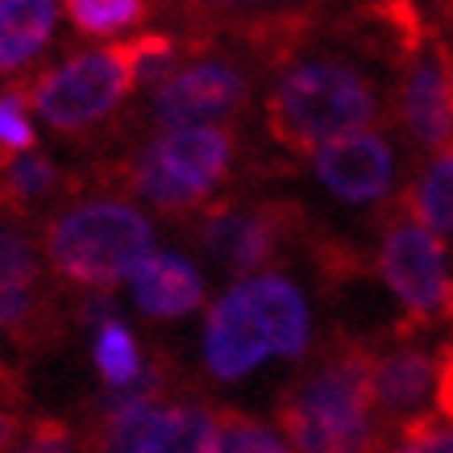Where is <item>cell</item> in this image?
Instances as JSON below:
<instances>
[{"label":"cell","instance_id":"obj_1","mask_svg":"<svg viewBox=\"0 0 453 453\" xmlns=\"http://www.w3.org/2000/svg\"><path fill=\"white\" fill-rule=\"evenodd\" d=\"M308 349V303L283 275L242 279L212 303L204 325V362L217 379H246L266 357Z\"/></svg>","mask_w":453,"mask_h":453},{"label":"cell","instance_id":"obj_2","mask_svg":"<svg viewBox=\"0 0 453 453\" xmlns=\"http://www.w3.org/2000/svg\"><path fill=\"white\" fill-rule=\"evenodd\" d=\"M279 425L291 453H374L379 433H374L371 357H325L283 395Z\"/></svg>","mask_w":453,"mask_h":453},{"label":"cell","instance_id":"obj_3","mask_svg":"<svg viewBox=\"0 0 453 453\" xmlns=\"http://www.w3.org/2000/svg\"><path fill=\"white\" fill-rule=\"evenodd\" d=\"M379 100L366 75L345 63L312 58L291 67L271 92V134L291 150H320L345 134H362L374 121Z\"/></svg>","mask_w":453,"mask_h":453},{"label":"cell","instance_id":"obj_4","mask_svg":"<svg viewBox=\"0 0 453 453\" xmlns=\"http://www.w3.org/2000/svg\"><path fill=\"white\" fill-rule=\"evenodd\" d=\"M150 220L121 200H92V204L67 208L46 234V250L58 275L100 291L134 275L138 262L150 254Z\"/></svg>","mask_w":453,"mask_h":453},{"label":"cell","instance_id":"obj_5","mask_svg":"<svg viewBox=\"0 0 453 453\" xmlns=\"http://www.w3.org/2000/svg\"><path fill=\"white\" fill-rule=\"evenodd\" d=\"M158 371H146L129 391L104 399L88 433V453H212L217 412L204 403L158 399Z\"/></svg>","mask_w":453,"mask_h":453},{"label":"cell","instance_id":"obj_6","mask_svg":"<svg viewBox=\"0 0 453 453\" xmlns=\"http://www.w3.org/2000/svg\"><path fill=\"white\" fill-rule=\"evenodd\" d=\"M234 163V138L217 125H179L150 142L134 166L138 192L158 208H192L217 188Z\"/></svg>","mask_w":453,"mask_h":453},{"label":"cell","instance_id":"obj_7","mask_svg":"<svg viewBox=\"0 0 453 453\" xmlns=\"http://www.w3.org/2000/svg\"><path fill=\"white\" fill-rule=\"evenodd\" d=\"M134 83H138L134 50H129V42H121L109 50L75 55L58 71L42 75L34 88V109L55 129H83L117 109Z\"/></svg>","mask_w":453,"mask_h":453},{"label":"cell","instance_id":"obj_8","mask_svg":"<svg viewBox=\"0 0 453 453\" xmlns=\"http://www.w3.org/2000/svg\"><path fill=\"white\" fill-rule=\"evenodd\" d=\"M379 271L403 308L412 316H433L453 303V279L445 266V246L416 220L391 225L379 250Z\"/></svg>","mask_w":453,"mask_h":453},{"label":"cell","instance_id":"obj_9","mask_svg":"<svg viewBox=\"0 0 453 453\" xmlns=\"http://www.w3.org/2000/svg\"><path fill=\"white\" fill-rule=\"evenodd\" d=\"M316 179L329 188L345 204H371L379 196L391 192L395 179V154L387 138L362 129V134H345L312 154Z\"/></svg>","mask_w":453,"mask_h":453},{"label":"cell","instance_id":"obj_10","mask_svg":"<svg viewBox=\"0 0 453 453\" xmlns=\"http://www.w3.org/2000/svg\"><path fill=\"white\" fill-rule=\"evenodd\" d=\"M246 100V80L229 63H196L166 80L154 96V109L166 125H204L212 117L234 112Z\"/></svg>","mask_w":453,"mask_h":453},{"label":"cell","instance_id":"obj_11","mask_svg":"<svg viewBox=\"0 0 453 453\" xmlns=\"http://www.w3.org/2000/svg\"><path fill=\"white\" fill-rule=\"evenodd\" d=\"M403 125L420 146L441 150L453 142V67L441 50H425L412 58L399 92Z\"/></svg>","mask_w":453,"mask_h":453},{"label":"cell","instance_id":"obj_12","mask_svg":"<svg viewBox=\"0 0 453 453\" xmlns=\"http://www.w3.org/2000/svg\"><path fill=\"white\" fill-rule=\"evenodd\" d=\"M134 300L146 316H188L204 303V279L179 254H146L134 271Z\"/></svg>","mask_w":453,"mask_h":453},{"label":"cell","instance_id":"obj_13","mask_svg":"<svg viewBox=\"0 0 453 453\" xmlns=\"http://www.w3.org/2000/svg\"><path fill=\"white\" fill-rule=\"evenodd\" d=\"M371 387L374 408L387 416H416L425 412V403L437 395V366L425 349H391L379 362H371Z\"/></svg>","mask_w":453,"mask_h":453},{"label":"cell","instance_id":"obj_14","mask_svg":"<svg viewBox=\"0 0 453 453\" xmlns=\"http://www.w3.org/2000/svg\"><path fill=\"white\" fill-rule=\"evenodd\" d=\"M279 225L271 212H217L204 220V250L220 266L246 275L275 254Z\"/></svg>","mask_w":453,"mask_h":453},{"label":"cell","instance_id":"obj_15","mask_svg":"<svg viewBox=\"0 0 453 453\" xmlns=\"http://www.w3.org/2000/svg\"><path fill=\"white\" fill-rule=\"evenodd\" d=\"M55 0H0V71H13L50 42Z\"/></svg>","mask_w":453,"mask_h":453},{"label":"cell","instance_id":"obj_16","mask_svg":"<svg viewBox=\"0 0 453 453\" xmlns=\"http://www.w3.org/2000/svg\"><path fill=\"white\" fill-rule=\"evenodd\" d=\"M38 262L26 237L0 229V329L17 333L34 316Z\"/></svg>","mask_w":453,"mask_h":453},{"label":"cell","instance_id":"obj_17","mask_svg":"<svg viewBox=\"0 0 453 453\" xmlns=\"http://www.w3.org/2000/svg\"><path fill=\"white\" fill-rule=\"evenodd\" d=\"M412 220L428 234H453V150L437 154L412 188Z\"/></svg>","mask_w":453,"mask_h":453},{"label":"cell","instance_id":"obj_18","mask_svg":"<svg viewBox=\"0 0 453 453\" xmlns=\"http://www.w3.org/2000/svg\"><path fill=\"white\" fill-rule=\"evenodd\" d=\"M92 357H96V374L112 387V391H129V387L146 374L138 342H134V333L125 329L121 320H104V325H100Z\"/></svg>","mask_w":453,"mask_h":453},{"label":"cell","instance_id":"obj_19","mask_svg":"<svg viewBox=\"0 0 453 453\" xmlns=\"http://www.w3.org/2000/svg\"><path fill=\"white\" fill-rule=\"evenodd\" d=\"M212 453H291L288 437L246 412H217Z\"/></svg>","mask_w":453,"mask_h":453},{"label":"cell","instance_id":"obj_20","mask_svg":"<svg viewBox=\"0 0 453 453\" xmlns=\"http://www.w3.org/2000/svg\"><path fill=\"white\" fill-rule=\"evenodd\" d=\"M67 17L80 34H121L146 17V0H67Z\"/></svg>","mask_w":453,"mask_h":453},{"label":"cell","instance_id":"obj_21","mask_svg":"<svg viewBox=\"0 0 453 453\" xmlns=\"http://www.w3.org/2000/svg\"><path fill=\"white\" fill-rule=\"evenodd\" d=\"M4 453H75V437L55 416H34L13 433Z\"/></svg>","mask_w":453,"mask_h":453},{"label":"cell","instance_id":"obj_22","mask_svg":"<svg viewBox=\"0 0 453 453\" xmlns=\"http://www.w3.org/2000/svg\"><path fill=\"white\" fill-rule=\"evenodd\" d=\"M4 183H9V192L34 200V196H46L50 188H55V183H58V171L50 166V158L21 154V158H13V163L4 166Z\"/></svg>","mask_w":453,"mask_h":453},{"label":"cell","instance_id":"obj_23","mask_svg":"<svg viewBox=\"0 0 453 453\" xmlns=\"http://www.w3.org/2000/svg\"><path fill=\"white\" fill-rule=\"evenodd\" d=\"M0 150H34V121L17 96H0Z\"/></svg>","mask_w":453,"mask_h":453},{"label":"cell","instance_id":"obj_24","mask_svg":"<svg viewBox=\"0 0 453 453\" xmlns=\"http://www.w3.org/2000/svg\"><path fill=\"white\" fill-rule=\"evenodd\" d=\"M391 453H453V428L433 420H412Z\"/></svg>","mask_w":453,"mask_h":453},{"label":"cell","instance_id":"obj_25","mask_svg":"<svg viewBox=\"0 0 453 453\" xmlns=\"http://www.w3.org/2000/svg\"><path fill=\"white\" fill-rule=\"evenodd\" d=\"M437 408L453 425V354H445V362L437 366Z\"/></svg>","mask_w":453,"mask_h":453},{"label":"cell","instance_id":"obj_26","mask_svg":"<svg viewBox=\"0 0 453 453\" xmlns=\"http://www.w3.org/2000/svg\"><path fill=\"white\" fill-rule=\"evenodd\" d=\"M17 416L13 412H0V453H4V445H9V441H13V433H17Z\"/></svg>","mask_w":453,"mask_h":453},{"label":"cell","instance_id":"obj_27","mask_svg":"<svg viewBox=\"0 0 453 453\" xmlns=\"http://www.w3.org/2000/svg\"><path fill=\"white\" fill-rule=\"evenodd\" d=\"M217 4H246V0H217Z\"/></svg>","mask_w":453,"mask_h":453}]
</instances>
